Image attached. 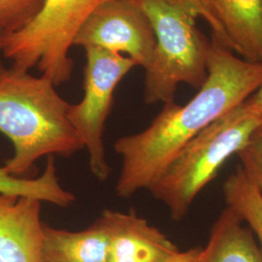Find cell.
<instances>
[{"mask_svg": "<svg viewBox=\"0 0 262 262\" xmlns=\"http://www.w3.org/2000/svg\"><path fill=\"white\" fill-rule=\"evenodd\" d=\"M261 82L262 63L242 59L213 39L206 81L195 96L184 106L164 104L147 128L115 142L122 159L117 195L129 198L148 189L189 141L249 99Z\"/></svg>", "mask_w": 262, "mask_h": 262, "instance_id": "6da1fadb", "label": "cell"}, {"mask_svg": "<svg viewBox=\"0 0 262 262\" xmlns=\"http://www.w3.org/2000/svg\"><path fill=\"white\" fill-rule=\"evenodd\" d=\"M69 107L47 77L0 66V132L14 148L3 170L19 177L43 157L69 158L83 150L67 117Z\"/></svg>", "mask_w": 262, "mask_h": 262, "instance_id": "7a4b0ae2", "label": "cell"}, {"mask_svg": "<svg viewBox=\"0 0 262 262\" xmlns=\"http://www.w3.org/2000/svg\"><path fill=\"white\" fill-rule=\"evenodd\" d=\"M261 126L262 114L252 95L189 141L148 190L168 208L173 221L183 220L226 160L242 150Z\"/></svg>", "mask_w": 262, "mask_h": 262, "instance_id": "3957f363", "label": "cell"}, {"mask_svg": "<svg viewBox=\"0 0 262 262\" xmlns=\"http://www.w3.org/2000/svg\"><path fill=\"white\" fill-rule=\"evenodd\" d=\"M150 19L156 46L145 69L147 104L174 101L181 84L199 90L207 78L211 43L196 26V18L169 0H137Z\"/></svg>", "mask_w": 262, "mask_h": 262, "instance_id": "277c9868", "label": "cell"}, {"mask_svg": "<svg viewBox=\"0 0 262 262\" xmlns=\"http://www.w3.org/2000/svg\"><path fill=\"white\" fill-rule=\"evenodd\" d=\"M108 0H44L37 15L5 40L3 56L12 66L29 71L37 66L57 86L68 82L74 62L73 40L84 21Z\"/></svg>", "mask_w": 262, "mask_h": 262, "instance_id": "5b68a950", "label": "cell"}, {"mask_svg": "<svg viewBox=\"0 0 262 262\" xmlns=\"http://www.w3.org/2000/svg\"><path fill=\"white\" fill-rule=\"evenodd\" d=\"M84 97L70 104L67 117L89 155L92 174L100 182L109 178L104 130L112 110L117 85L136 63L128 56L97 47L84 49Z\"/></svg>", "mask_w": 262, "mask_h": 262, "instance_id": "8992f818", "label": "cell"}, {"mask_svg": "<svg viewBox=\"0 0 262 262\" xmlns=\"http://www.w3.org/2000/svg\"><path fill=\"white\" fill-rule=\"evenodd\" d=\"M73 46L126 54L136 66L145 68L156 46V36L137 0H108L84 21Z\"/></svg>", "mask_w": 262, "mask_h": 262, "instance_id": "52a82bcc", "label": "cell"}, {"mask_svg": "<svg viewBox=\"0 0 262 262\" xmlns=\"http://www.w3.org/2000/svg\"><path fill=\"white\" fill-rule=\"evenodd\" d=\"M100 216L109 235L110 262H164L181 251L147 220L105 209Z\"/></svg>", "mask_w": 262, "mask_h": 262, "instance_id": "ba28073f", "label": "cell"}, {"mask_svg": "<svg viewBox=\"0 0 262 262\" xmlns=\"http://www.w3.org/2000/svg\"><path fill=\"white\" fill-rule=\"evenodd\" d=\"M42 202L0 193V262H43Z\"/></svg>", "mask_w": 262, "mask_h": 262, "instance_id": "9c48e42d", "label": "cell"}, {"mask_svg": "<svg viewBox=\"0 0 262 262\" xmlns=\"http://www.w3.org/2000/svg\"><path fill=\"white\" fill-rule=\"evenodd\" d=\"M43 262H110L109 235L102 217L80 231L44 225Z\"/></svg>", "mask_w": 262, "mask_h": 262, "instance_id": "30bf717a", "label": "cell"}, {"mask_svg": "<svg viewBox=\"0 0 262 262\" xmlns=\"http://www.w3.org/2000/svg\"><path fill=\"white\" fill-rule=\"evenodd\" d=\"M217 7L231 50L262 63V0H217Z\"/></svg>", "mask_w": 262, "mask_h": 262, "instance_id": "8fae6325", "label": "cell"}, {"mask_svg": "<svg viewBox=\"0 0 262 262\" xmlns=\"http://www.w3.org/2000/svg\"><path fill=\"white\" fill-rule=\"evenodd\" d=\"M202 262H262V252L253 239V231L226 207L213 225Z\"/></svg>", "mask_w": 262, "mask_h": 262, "instance_id": "7c38bea8", "label": "cell"}, {"mask_svg": "<svg viewBox=\"0 0 262 262\" xmlns=\"http://www.w3.org/2000/svg\"><path fill=\"white\" fill-rule=\"evenodd\" d=\"M226 207L234 211L244 224L250 226L262 247V192L242 166L236 169L224 184Z\"/></svg>", "mask_w": 262, "mask_h": 262, "instance_id": "4fadbf2b", "label": "cell"}, {"mask_svg": "<svg viewBox=\"0 0 262 262\" xmlns=\"http://www.w3.org/2000/svg\"><path fill=\"white\" fill-rule=\"evenodd\" d=\"M44 0H0V28L8 35L28 25Z\"/></svg>", "mask_w": 262, "mask_h": 262, "instance_id": "5bb4252c", "label": "cell"}, {"mask_svg": "<svg viewBox=\"0 0 262 262\" xmlns=\"http://www.w3.org/2000/svg\"><path fill=\"white\" fill-rule=\"evenodd\" d=\"M186 10L196 19H204L213 32V39L231 50L229 40L220 18L217 0H169Z\"/></svg>", "mask_w": 262, "mask_h": 262, "instance_id": "9a60e30c", "label": "cell"}, {"mask_svg": "<svg viewBox=\"0 0 262 262\" xmlns=\"http://www.w3.org/2000/svg\"><path fill=\"white\" fill-rule=\"evenodd\" d=\"M237 156L242 168L262 192V126L253 133L248 144Z\"/></svg>", "mask_w": 262, "mask_h": 262, "instance_id": "2e32d148", "label": "cell"}, {"mask_svg": "<svg viewBox=\"0 0 262 262\" xmlns=\"http://www.w3.org/2000/svg\"><path fill=\"white\" fill-rule=\"evenodd\" d=\"M202 248L194 247L187 251H180L177 254L164 262H202Z\"/></svg>", "mask_w": 262, "mask_h": 262, "instance_id": "e0dca14e", "label": "cell"}, {"mask_svg": "<svg viewBox=\"0 0 262 262\" xmlns=\"http://www.w3.org/2000/svg\"><path fill=\"white\" fill-rule=\"evenodd\" d=\"M253 99L255 101V103L257 104L259 111L262 114V82L260 86L258 88V90L253 94Z\"/></svg>", "mask_w": 262, "mask_h": 262, "instance_id": "ac0fdd59", "label": "cell"}, {"mask_svg": "<svg viewBox=\"0 0 262 262\" xmlns=\"http://www.w3.org/2000/svg\"><path fill=\"white\" fill-rule=\"evenodd\" d=\"M7 36H8V34L0 28V58H1V56H3L4 44H5V40H6ZM0 66H1V64H0Z\"/></svg>", "mask_w": 262, "mask_h": 262, "instance_id": "d6986e66", "label": "cell"}]
</instances>
